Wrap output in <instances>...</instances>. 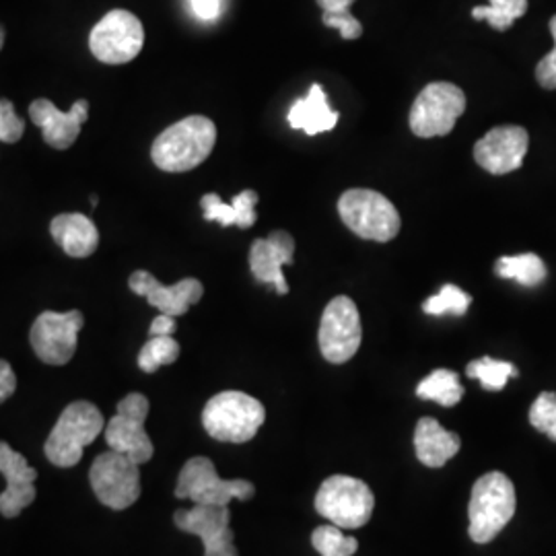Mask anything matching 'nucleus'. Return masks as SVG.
I'll list each match as a JSON object with an SVG mask.
<instances>
[{
	"instance_id": "obj_1",
	"label": "nucleus",
	"mask_w": 556,
	"mask_h": 556,
	"mask_svg": "<svg viewBox=\"0 0 556 556\" xmlns=\"http://www.w3.org/2000/svg\"><path fill=\"white\" fill-rule=\"evenodd\" d=\"M217 142V126L204 116H190L163 130L151 147V160L167 174H184L208 160Z\"/></svg>"
},
{
	"instance_id": "obj_2",
	"label": "nucleus",
	"mask_w": 556,
	"mask_h": 556,
	"mask_svg": "<svg viewBox=\"0 0 556 556\" xmlns=\"http://www.w3.org/2000/svg\"><path fill=\"white\" fill-rule=\"evenodd\" d=\"M516 486L503 472L478 478L468 505V534L477 544H489L516 516Z\"/></svg>"
},
{
	"instance_id": "obj_3",
	"label": "nucleus",
	"mask_w": 556,
	"mask_h": 556,
	"mask_svg": "<svg viewBox=\"0 0 556 556\" xmlns=\"http://www.w3.org/2000/svg\"><path fill=\"white\" fill-rule=\"evenodd\" d=\"M105 427L100 408L91 402H73L60 415L52 433L43 445L46 457L59 468H73Z\"/></svg>"
},
{
	"instance_id": "obj_4",
	"label": "nucleus",
	"mask_w": 556,
	"mask_h": 556,
	"mask_svg": "<svg viewBox=\"0 0 556 556\" xmlns=\"http://www.w3.org/2000/svg\"><path fill=\"white\" fill-rule=\"evenodd\" d=\"M264 418L266 410L262 402L236 390L211 397L202 410V425L206 433L227 443H245L256 438Z\"/></svg>"
},
{
	"instance_id": "obj_5",
	"label": "nucleus",
	"mask_w": 556,
	"mask_h": 556,
	"mask_svg": "<svg viewBox=\"0 0 556 556\" xmlns=\"http://www.w3.org/2000/svg\"><path fill=\"white\" fill-rule=\"evenodd\" d=\"M338 215L342 223L369 241H392L400 233L402 220L396 206L376 190L353 188L338 200Z\"/></svg>"
},
{
	"instance_id": "obj_6",
	"label": "nucleus",
	"mask_w": 556,
	"mask_h": 556,
	"mask_svg": "<svg viewBox=\"0 0 556 556\" xmlns=\"http://www.w3.org/2000/svg\"><path fill=\"white\" fill-rule=\"evenodd\" d=\"M376 507V497L371 489L358 478H326L316 495V511L340 530H357L363 528Z\"/></svg>"
},
{
	"instance_id": "obj_7",
	"label": "nucleus",
	"mask_w": 556,
	"mask_h": 556,
	"mask_svg": "<svg viewBox=\"0 0 556 556\" xmlns=\"http://www.w3.org/2000/svg\"><path fill=\"white\" fill-rule=\"evenodd\" d=\"M256 486L250 480H223L208 457H190L178 477L176 497L194 505H229L233 498L250 501Z\"/></svg>"
},
{
	"instance_id": "obj_8",
	"label": "nucleus",
	"mask_w": 556,
	"mask_h": 556,
	"mask_svg": "<svg viewBox=\"0 0 556 556\" xmlns=\"http://www.w3.org/2000/svg\"><path fill=\"white\" fill-rule=\"evenodd\" d=\"M466 112V96L454 83L427 85L410 108V130L418 139L447 137Z\"/></svg>"
},
{
	"instance_id": "obj_9",
	"label": "nucleus",
	"mask_w": 556,
	"mask_h": 556,
	"mask_svg": "<svg viewBox=\"0 0 556 556\" xmlns=\"http://www.w3.org/2000/svg\"><path fill=\"white\" fill-rule=\"evenodd\" d=\"M89 482L96 497L110 509L122 511L139 501V464L114 450L96 457L89 470Z\"/></svg>"
},
{
	"instance_id": "obj_10",
	"label": "nucleus",
	"mask_w": 556,
	"mask_h": 556,
	"mask_svg": "<svg viewBox=\"0 0 556 556\" xmlns=\"http://www.w3.org/2000/svg\"><path fill=\"white\" fill-rule=\"evenodd\" d=\"M149 408L151 404L147 396L137 392L128 394L119 400L118 413L105 425V441L110 450L130 457L139 466L155 454L153 441L144 429Z\"/></svg>"
},
{
	"instance_id": "obj_11",
	"label": "nucleus",
	"mask_w": 556,
	"mask_h": 556,
	"mask_svg": "<svg viewBox=\"0 0 556 556\" xmlns=\"http://www.w3.org/2000/svg\"><path fill=\"white\" fill-rule=\"evenodd\" d=\"M144 43V29L130 11L114 9L93 27L89 36L91 54L103 64H126L137 59Z\"/></svg>"
},
{
	"instance_id": "obj_12",
	"label": "nucleus",
	"mask_w": 556,
	"mask_h": 556,
	"mask_svg": "<svg viewBox=\"0 0 556 556\" xmlns=\"http://www.w3.org/2000/svg\"><path fill=\"white\" fill-rule=\"evenodd\" d=\"M363 338L357 305L351 298H334L319 321V351L328 363L342 365L357 355Z\"/></svg>"
},
{
	"instance_id": "obj_13",
	"label": "nucleus",
	"mask_w": 556,
	"mask_h": 556,
	"mask_svg": "<svg viewBox=\"0 0 556 556\" xmlns=\"http://www.w3.org/2000/svg\"><path fill=\"white\" fill-rule=\"evenodd\" d=\"M83 324L85 318L77 309L66 314L43 312L29 332L31 349L48 365H66L75 357Z\"/></svg>"
},
{
	"instance_id": "obj_14",
	"label": "nucleus",
	"mask_w": 556,
	"mask_h": 556,
	"mask_svg": "<svg viewBox=\"0 0 556 556\" xmlns=\"http://www.w3.org/2000/svg\"><path fill=\"white\" fill-rule=\"evenodd\" d=\"M174 521L181 532L202 540L204 556H239L227 505H194L192 509H179Z\"/></svg>"
},
{
	"instance_id": "obj_15",
	"label": "nucleus",
	"mask_w": 556,
	"mask_h": 556,
	"mask_svg": "<svg viewBox=\"0 0 556 556\" xmlns=\"http://www.w3.org/2000/svg\"><path fill=\"white\" fill-rule=\"evenodd\" d=\"M530 147L528 130L521 126H497L489 130L475 147L478 165L493 174L505 176L521 167Z\"/></svg>"
},
{
	"instance_id": "obj_16",
	"label": "nucleus",
	"mask_w": 556,
	"mask_h": 556,
	"mask_svg": "<svg viewBox=\"0 0 556 556\" xmlns=\"http://www.w3.org/2000/svg\"><path fill=\"white\" fill-rule=\"evenodd\" d=\"M128 287L140 298L147 299L149 305L160 309L161 314H167L174 318L188 314V309L194 303H199L204 295V287L199 278H184L176 285L167 287V285H161L160 280L147 270H137L132 277L128 278Z\"/></svg>"
},
{
	"instance_id": "obj_17",
	"label": "nucleus",
	"mask_w": 556,
	"mask_h": 556,
	"mask_svg": "<svg viewBox=\"0 0 556 556\" xmlns=\"http://www.w3.org/2000/svg\"><path fill=\"white\" fill-rule=\"evenodd\" d=\"M29 116L40 128L46 144L64 151L71 149L75 140L79 139L80 128L89 118V101H75L68 112H60L52 101L36 100L29 105Z\"/></svg>"
},
{
	"instance_id": "obj_18",
	"label": "nucleus",
	"mask_w": 556,
	"mask_h": 556,
	"mask_svg": "<svg viewBox=\"0 0 556 556\" xmlns=\"http://www.w3.org/2000/svg\"><path fill=\"white\" fill-rule=\"evenodd\" d=\"M295 262V239L287 231H273L268 238L256 239L250 248L252 275L264 285H275L278 295L289 293L282 268Z\"/></svg>"
},
{
	"instance_id": "obj_19",
	"label": "nucleus",
	"mask_w": 556,
	"mask_h": 556,
	"mask_svg": "<svg viewBox=\"0 0 556 556\" xmlns=\"http://www.w3.org/2000/svg\"><path fill=\"white\" fill-rule=\"evenodd\" d=\"M0 475L7 480V489L0 495V514L13 519L36 501L34 482L38 472L23 454L15 452L7 441H0Z\"/></svg>"
},
{
	"instance_id": "obj_20",
	"label": "nucleus",
	"mask_w": 556,
	"mask_h": 556,
	"mask_svg": "<svg viewBox=\"0 0 556 556\" xmlns=\"http://www.w3.org/2000/svg\"><path fill=\"white\" fill-rule=\"evenodd\" d=\"M50 233L71 258H89L100 245V231L96 223L80 213H64L54 217L50 223Z\"/></svg>"
},
{
	"instance_id": "obj_21",
	"label": "nucleus",
	"mask_w": 556,
	"mask_h": 556,
	"mask_svg": "<svg viewBox=\"0 0 556 556\" xmlns=\"http://www.w3.org/2000/svg\"><path fill=\"white\" fill-rule=\"evenodd\" d=\"M289 124L295 130H303L309 137H316L321 132L334 130L340 116L330 108V103L326 100V91L321 85H312L309 93L293 103V108L289 110Z\"/></svg>"
},
{
	"instance_id": "obj_22",
	"label": "nucleus",
	"mask_w": 556,
	"mask_h": 556,
	"mask_svg": "<svg viewBox=\"0 0 556 556\" xmlns=\"http://www.w3.org/2000/svg\"><path fill=\"white\" fill-rule=\"evenodd\" d=\"M459 435L445 431L439 420L431 417L420 418L415 431V450L420 464L429 468H441L459 452Z\"/></svg>"
},
{
	"instance_id": "obj_23",
	"label": "nucleus",
	"mask_w": 556,
	"mask_h": 556,
	"mask_svg": "<svg viewBox=\"0 0 556 556\" xmlns=\"http://www.w3.org/2000/svg\"><path fill=\"white\" fill-rule=\"evenodd\" d=\"M258 194L254 190H243L229 204L220 200L219 194H206L200 200L204 219L217 220L223 227L238 225L239 229H250L258 219L256 215Z\"/></svg>"
},
{
	"instance_id": "obj_24",
	"label": "nucleus",
	"mask_w": 556,
	"mask_h": 556,
	"mask_svg": "<svg viewBox=\"0 0 556 556\" xmlns=\"http://www.w3.org/2000/svg\"><path fill=\"white\" fill-rule=\"evenodd\" d=\"M417 396L450 408V406H456L457 402L464 397V388L456 371L438 369L418 383Z\"/></svg>"
},
{
	"instance_id": "obj_25",
	"label": "nucleus",
	"mask_w": 556,
	"mask_h": 556,
	"mask_svg": "<svg viewBox=\"0 0 556 556\" xmlns=\"http://www.w3.org/2000/svg\"><path fill=\"white\" fill-rule=\"evenodd\" d=\"M501 278L516 280L521 287H538L546 280V264L536 254H519V256H503L495 266Z\"/></svg>"
},
{
	"instance_id": "obj_26",
	"label": "nucleus",
	"mask_w": 556,
	"mask_h": 556,
	"mask_svg": "<svg viewBox=\"0 0 556 556\" xmlns=\"http://www.w3.org/2000/svg\"><path fill=\"white\" fill-rule=\"evenodd\" d=\"M468 378L478 379L486 390L498 392L507 386V381L517 378V367L507 361H497L493 357H482L468 363L466 367Z\"/></svg>"
},
{
	"instance_id": "obj_27",
	"label": "nucleus",
	"mask_w": 556,
	"mask_h": 556,
	"mask_svg": "<svg viewBox=\"0 0 556 556\" xmlns=\"http://www.w3.org/2000/svg\"><path fill=\"white\" fill-rule=\"evenodd\" d=\"M355 0H318L321 7V21L326 27L338 29L342 40H358L363 36V25L353 17L351 7Z\"/></svg>"
},
{
	"instance_id": "obj_28",
	"label": "nucleus",
	"mask_w": 556,
	"mask_h": 556,
	"mask_svg": "<svg viewBox=\"0 0 556 556\" xmlns=\"http://www.w3.org/2000/svg\"><path fill=\"white\" fill-rule=\"evenodd\" d=\"M528 11V0H489L486 7H475V20L489 21V25L497 31H507L519 17Z\"/></svg>"
},
{
	"instance_id": "obj_29",
	"label": "nucleus",
	"mask_w": 556,
	"mask_h": 556,
	"mask_svg": "<svg viewBox=\"0 0 556 556\" xmlns=\"http://www.w3.org/2000/svg\"><path fill=\"white\" fill-rule=\"evenodd\" d=\"M179 357V344L176 338L151 337L140 349L139 367L144 374H155L163 365H172Z\"/></svg>"
},
{
	"instance_id": "obj_30",
	"label": "nucleus",
	"mask_w": 556,
	"mask_h": 556,
	"mask_svg": "<svg viewBox=\"0 0 556 556\" xmlns=\"http://www.w3.org/2000/svg\"><path fill=\"white\" fill-rule=\"evenodd\" d=\"M312 544L321 556H353L358 551L357 538L346 536L334 523L316 528Z\"/></svg>"
},
{
	"instance_id": "obj_31",
	"label": "nucleus",
	"mask_w": 556,
	"mask_h": 556,
	"mask_svg": "<svg viewBox=\"0 0 556 556\" xmlns=\"http://www.w3.org/2000/svg\"><path fill=\"white\" fill-rule=\"evenodd\" d=\"M472 298L462 291L456 285H445L435 298H429L422 303V312L429 316H466Z\"/></svg>"
},
{
	"instance_id": "obj_32",
	"label": "nucleus",
	"mask_w": 556,
	"mask_h": 556,
	"mask_svg": "<svg viewBox=\"0 0 556 556\" xmlns=\"http://www.w3.org/2000/svg\"><path fill=\"white\" fill-rule=\"evenodd\" d=\"M530 422L532 427L556 441V394L542 392L530 408Z\"/></svg>"
},
{
	"instance_id": "obj_33",
	"label": "nucleus",
	"mask_w": 556,
	"mask_h": 556,
	"mask_svg": "<svg viewBox=\"0 0 556 556\" xmlns=\"http://www.w3.org/2000/svg\"><path fill=\"white\" fill-rule=\"evenodd\" d=\"M25 132V122L17 116L15 105L9 100H0V140L7 144L20 142Z\"/></svg>"
},
{
	"instance_id": "obj_34",
	"label": "nucleus",
	"mask_w": 556,
	"mask_h": 556,
	"mask_svg": "<svg viewBox=\"0 0 556 556\" xmlns=\"http://www.w3.org/2000/svg\"><path fill=\"white\" fill-rule=\"evenodd\" d=\"M536 79L540 87H544L548 91L556 89V41L555 48L538 62Z\"/></svg>"
},
{
	"instance_id": "obj_35",
	"label": "nucleus",
	"mask_w": 556,
	"mask_h": 556,
	"mask_svg": "<svg viewBox=\"0 0 556 556\" xmlns=\"http://www.w3.org/2000/svg\"><path fill=\"white\" fill-rule=\"evenodd\" d=\"M17 390V376L13 367L0 358V404L15 394Z\"/></svg>"
},
{
	"instance_id": "obj_36",
	"label": "nucleus",
	"mask_w": 556,
	"mask_h": 556,
	"mask_svg": "<svg viewBox=\"0 0 556 556\" xmlns=\"http://www.w3.org/2000/svg\"><path fill=\"white\" fill-rule=\"evenodd\" d=\"M192 9L199 20H217L220 13V0H192Z\"/></svg>"
},
{
	"instance_id": "obj_37",
	"label": "nucleus",
	"mask_w": 556,
	"mask_h": 556,
	"mask_svg": "<svg viewBox=\"0 0 556 556\" xmlns=\"http://www.w3.org/2000/svg\"><path fill=\"white\" fill-rule=\"evenodd\" d=\"M174 332H176V318L167 316V314H160L149 328L151 337H172Z\"/></svg>"
},
{
	"instance_id": "obj_38",
	"label": "nucleus",
	"mask_w": 556,
	"mask_h": 556,
	"mask_svg": "<svg viewBox=\"0 0 556 556\" xmlns=\"http://www.w3.org/2000/svg\"><path fill=\"white\" fill-rule=\"evenodd\" d=\"M551 34H553V40L556 41V15L551 20Z\"/></svg>"
},
{
	"instance_id": "obj_39",
	"label": "nucleus",
	"mask_w": 556,
	"mask_h": 556,
	"mask_svg": "<svg viewBox=\"0 0 556 556\" xmlns=\"http://www.w3.org/2000/svg\"><path fill=\"white\" fill-rule=\"evenodd\" d=\"M2 46H4V29L0 27V50H2Z\"/></svg>"
},
{
	"instance_id": "obj_40",
	"label": "nucleus",
	"mask_w": 556,
	"mask_h": 556,
	"mask_svg": "<svg viewBox=\"0 0 556 556\" xmlns=\"http://www.w3.org/2000/svg\"><path fill=\"white\" fill-rule=\"evenodd\" d=\"M98 202H100V199H98V197H91V204H93V206H98Z\"/></svg>"
}]
</instances>
